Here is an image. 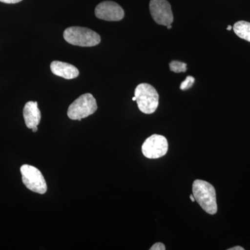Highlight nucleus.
Returning a JSON list of instances; mask_svg holds the SVG:
<instances>
[{"label": "nucleus", "instance_id": "nucleus-6", "mask_svg": "<svg viewBox=\"0 0 250 250\" xmlns=\"http://www.w3.org/2000/svg\"><path fill=\"white\" fill-rule=\"evenodd\" d=\"M167 151L168 143L162 135H152L145 141L142 146L143 155L147 159H159L165 156Z\"/></svg>", "mask_w": 250, "mask_h": 250}, {"label": "nucleus", "instance_id": "nucleus-18", "mask_svg": "<svg viewBox=\"0 0 250 250\" xmlns=\"http://www.w3.org/2000/svg\"><path fill=\"white\" fill-rule=\"evenodd\" d=\"M33 132H36L38 131V126H34L32 129Z\"/></svg>", "mask_w": 250, "mask_h": 250}, {"label": "nucleus", "instance_id": "nucleus-10", "mask_svg": "<svg viewBox=\"0 0 250 250\" xmlns=\"http://www.w3.org/2000/svg\"><path fill=\"white\" fill-rule=\"evenodd\" d=\"M23 116L26 126L32 129L34 126H38L40 123L41 113L38 107L37 102H28L23 109Z\"/></svg>", "mask_w": 250, "mask_h": 250}, {"label": "nucleus", "instance_id": "nucleus-19", "mask_svg": "<svg viewBox=\"0 0 250 250\" xmlns=\"http://www.w3.org/2000/svg\"><path fill=\"white\" fill-rule=\"evenodd\" d=\"M231 29H232V26L231 25L228 26V28H227V29L229 31L231 30Z\"/></svg>", "mask_w": 250, "mask_h": 250}, {"label": "nucleus", "instance_id": "nucleus-12", "mask_svg": "<svg viewBox=\"0 0 250 250\" xmlns=\"http://www.w3.org/2000/svg\"><path fill=\"white\" fill-rule=\"evenodd\" d=\"M187 64L185 62H177V61H173L170 63V68L172 72L175 73H179V72H185L187 70Z\"/></svg>", "mask_w": 250, "mask_h": 250}, {"label": "nucleus", "instance_id": "nucleus-5", "mask_svg": "<svg viewBox=\"0 0 250 250\" xmlns=\"http://www.w3.org/2000/svg\"><path fill=\"white\" fill-rule=\"evenodd\" d=\"M23 184L31 191L39 194L47 192V184L39 169L32 166L23 165L21 167Z\"/></svg>", "mask_w": 250, "mask_h": 250}, {"label": "nucleus", "instance_id": "nucleus-20", "mask_svg": "<svg viewBox=\"0 0 250 250\" xmlns=\"http://www.w3.org/2000/svg\"><path fill=\"white\" fill-rule=\"evenodd\" d=\"M167 29H171V28H172V25H171V24H170V25H168V26H167Z\"/></svg>", "mask_w": 250, "mask_h": 250}, {"label": "nucleus", "instance_id": "nucleus-13", "mask_svg": "<svg viewBox=\"0 0 250 250\" xmlns=\"http://www.w3.org/2000/svg\"><path fill=\"white\" fill-rule=\"evenodd\" d=\"M194 82H195V78L194 77L188 76L186 80L181 83L180 89L182 90L189 89V88H191Z\"/></svg>", "mask_w": 250, "mask_h": 250}, {"label": "nucleus", "instance_id": "nucleus-1", "mask_svg": "<svg viewBox=\"0 0 250 250\" xmlns=\"http://www.w3.org/2000/svg\"><path fill=\"white\" fill-rule=\"evenodd\" d=\"M192 195L202 209L210 215L218 211L215 188L206 181L197 179L192 184Z\"/></svg>", "mask_w": 250, "mask_h": 250}, {"label": "nucleus", "instance_id": "nucleus-2", "mask_svg": "<svg viewBox=\"0 0 250 250\" xmlns=\"http://www.w3.org/2000/svg\"><path fill=\"white\" fill-rule=\"evenodd\" d=\"M63 37L68 43L80 47H93L101 42V38L98 33L85 27L67 28L64 31Z\"/></svg>", "mask_w": 250, "mask_h": 250}, {"label": "nucleus", "instance_id": "nucleus-8", "mask_svg": "<svg viewBox=\"0 0 250 250\" xmlns=\"http://www.w3.org/2000/svg\"><path fill=\"white\" fill-rule=\"evenodd\" d=\"M95 16L106 21H120L125 16L124 10L119 4L111 1H105L99 4L95 10Z\"/></svg>", "mask_w": 250, "mask_h": 250}, {"label": "nucleus", "instance_id": "nucleus-4", "mask_svg": "<svg viewBox=\"0 0 250 250\" xmlns=\"http://www.w3.org/2000/svg\"><path fill=\"white\" fill-rule=\"evenodd\" d=\"M98 109L96 100L90 93L81 95L69 106L67 116L73 121H81L93 114Z\"/></svg>", "mask_w": 250, "mask_h": 250}, {"label": "nucleus", "instance_id": "nucleus-9", "mask_svg": "<svg viewBox=\"0 0 250 250\" xmlns=\"http://www.w3.org/2000/svg\"><path fill=\"white\" fill-rule=\"evenodd\" d=\"M51 71L57 76L62 77L66 80L77 78L80 75L78 69L67 62L54 61L50 65Z\"/></svg>", "mask_w": 250, "mask_h": 250}, {"label": "nucleus", "instance_id": "nucleus-15", "mask_svg": "<svg viewBox=\"0 0 250 250\" xmlns=\"http://www.w3.org/2000/svg\"><path fill=\"white\" fill-rule=\"evenodd\" d=\"M21 1L22 0H0L1 2L6 3V4H16Z\"/></svg>", "mask_w": 250, "mask_h": 250}, {"label": "nucleus", "instance_id": "nucleus-3", "mask_svg": "<svg viewBox=\"0 0 250 250\" xmlns=\"http://www.w3.org/2000/svg\"><path fill=\"white\" fill-rule=\"evenodd\" d=\"M138 107L145 114H152L159 106V96L152 85L143 83L138 85L135 89Z\"/></svg>", "mask_w": 250, "mask_h": 250}, {"label": "nucleus", "instance_id": "nucleus-17", "mask_svg": "<svg viewBox=\"0 0 250 250\" xmlns=\"http://www.w3.org/2000/svg\"><path fill=\"white\" fill-rule=\"evenodd\" d=\"M190 200H191L192 202H195V197H194L193 195H190Z\"/></svg>", "mask_w": 250, "mask_h": 250}, {"label": "nucleus", "instance_id": "nucleus-21", "mask_svg": "<svg viewBox=\"0 0 250 250\" xmlns=\"http://www.w3.org/2000/svg\"><path fill=\"white\" fill-rule=\"evenodd\" d=\"M133 101H136V97H134V98H132Z\"/></svg>", "mask_w": 250, "mask_h": 250}, {"label": "nucleus", "instance_id": "nucleus-14", "mask_svg": "<svg viewBox=\"0 0 250 250\" xmlns=\"http://www.w3.org/2000/svg\"><path fill=\"white\" fill-rule=\"evenodd\" d=\"M166 247L162 243H156L150 248V250H165Z\"/></svg>", "mask_w": 250, "mask_h": 250}, {"label": "nucleus", "instance_id": "nucleus-11", "mask_svg": "<svg viewBox=\"0 0 250 250\" xmlns=\"http://www.w3.org/2000/svg\"><path fill=\"white\" fill-rule=\"evenodd\" d=\"M233 31L238 37L250 42V22L239 21L233 25Z\"/></svg>", "mask_w": 250, "mask_h": 250}, {"label": "nucleus", "instance_id": "nucleus-7", "mask_svg": "<svg viewBox=\"0 0 250 250\" xmlns=\"http://www.w3.org/2000/svg\"><path fill=\"white\" fill-rule=\"evenodd\" d=\"M149 11L154 21L160 25H170L174 18L171 5L167 0H151Z\"/></svg>", "mask_w": 250, "mask_h": 250}, {"label": "nucleus", "instance_id": "nucleus-16", "mask_svg": "<svg viewBox=\"0 0 250 250\" xmlns=\"http://www.w3.org/2000/svg\"><path fill=\"white\" fill-rule=\"evenodd\" d=\"M244 248H242L241 246L233 247L232 248H230L228 250H244Z\"/></svg>", "mask_w": 250, "mask_h": 250}]
</instances>
